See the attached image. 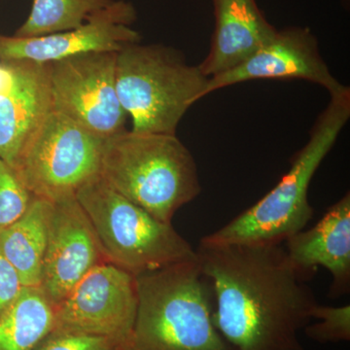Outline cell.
Segmentation results:
<instances>
[{
  "mask_svg": "<svg viewBox=\"0 0 350 350\" xmlns=\"http://www.w3.org/2000/svg\"><path fill=\"white\" fill-rule=\"evenodd\" d=\"M137 19L135 6L124 0L94 14L79 29L38 38L0 34V62L51 64L89 52H118L142 36L130 25Z\"/></svg>",
  "mask_w": 350,
  "mask_h": 350,
  "instance_id": "cell-10",
  "label": "cell"
},
{
  "mask_svg": "<svg viewBox=\"0 0 350 350\" xmlns=\"http://www.w3.org/2000/svg\"><path fill=\"white\" fill-rule=\"evenodd\" d=\"M215 27L211 50L199 64L213 77L243 63L273 38L276 29L260 10L256 0H213Z\"/></svg>",
  "mask_w": 350,
  "mask_h": 350,
  "instance_id": "cell-15",
  "label": "cell"
},
{
  "mask_svg": "<svg viewBox=\"0 0 350 350\" xmlns=\"http://www.w3.org/2000/svg\"><path fill=\"white\" fill-rule=\"evenodd\" d=\"M310 139L291 167L271 191L217 231L200 241L211 244H283L305 229L313 217L308 189L320 165L333 149L350 118V91L332 94Z\"/></svg>",
  "mask_w": 350,
  "mask_h": 350,
  "instance_id": "cell-3",
  "label": "cell"
},
{
  "mask_svg": "<svg viewBox=\"0 0 350 350\" xmlns=\"http://www.w3.org/2000/svg\"><path fill=\"white\" fill-rule=\"evenodd\" d=\"M117 52H89L50 64L52 107L103 138L126 131L117 94Z\"/></svg>",
  "mask_w": 350,
  "mask_h": 350,
  "instance_id": "cell-8",
  "label": "cell"
},
{
  "mask_svg": "<svg viewBox=\"0 0 350 350\" xmlns=\"http://www.w3.org/2000/svg\"><path fill=\"white\" fill-rule=\"evenodd\" d=\"M105 140L52 110L25 144L13 170L32 195L55 202L75 195L100 174Z\"/></svg>",
  "mask_w": 350,
  "mask_h": 350,
  "instance_id": "cell-7",
  "label": "cell"
},
{
  "mask_svg": "<svg viewBox=\"0 0 350 350\" xmlns=\"http://www.w3.org/2000/svg\"><path fill=\"white\" fill-rule=\"evenodd\" d=\"M76 199L91 221L107 262L133 276L197 259L174 229L114 190L100 174L83 184Z\"/></svg>",
  "mask_w": 350,
  "mask_h": 350,
  "instance_id": "cell-6",
  "label": "cell"
},
{
  "mask_svg": "<svg viewBox=\"0 0 350 350\" xmlns=\"http://www.w3.org/2000/svg\"><path fill=\"white\" fill-rule=\"evenodd\" d=\"M285 251L296 273L308 282L319 267L332 276L329 298L350 290V195L345 194L326 211L317 225L285 241Z\"/></svg>",
  "mask_w": 350,
  "mask_h": 350,
  "instance_id": "cell-13",
  "label": "cell"
},
{
  "mask_svg": "<svg viewBox=\"0 0 350 350\" xmlns=\"http://www.w3.org/2000/svg\"><path fill=\"white\" fill-rule=\"evenodd\" d=\"M117 94L137 133L176 135L189 108L204 98L209 77L180 51L162 44H126L116 54Z\"/></svg>",
  "mask_w": 350,
  "mask_h": 350,
  "instance_id": "cell-5",
  "label": "cell"
},
{
  "mask_svg": "<svg viewBox=\"0 0 350 350\" xmlns=\"http://www.w3.org/2000/svg\"><path fill=\"white\" fill-rule=\"evenodd\" d=\"M9 63L10 85L0 94V159L14 167L25 144L53 107L50 64Z\"/></svg>",
  "mask_w": 350,
  "mask_h": 350,
  "instance_id": "cell-14",
  "label": "cell"
},
{
  "mask_svg": "<svg viewBox=\"0 0 350 350\" xmlns=\"http://www.w3.org/2000/svg\"><path fill=\"white\" fill-rule=\"evenodd\" d=\"M137 301L135 276L101 262L56 306L52 332L107 338L129 350Z\"/></svg>",
  "mask_w": 350,
  "mask_h": 350,
  "instance_id": "cell-9",
  "label": "cell"
},
{
  "mask_svg": "<svg viewBox=\"0 0 350 350\" xmlns=\"http://www.w3.org/2000/svg\"><path fill=\"white\" fill-rule=\"evenodd\" d=\"M262 79L306 80L325 88L330 96L349 89L332 75L312 31L289 27L276 29L273 38L236 68L209 77L204 98L239 83Z\"/></svg>",
  "mask_w": 350,
  "mask_h": 350,
  "instance_id": "cell-11",
  "label": "cell"
},
{
  "mask_svg": "<svg viewBox=\"0 0 350 350\" xmlns=\"http://www.w3.org/2000/svg\"><path fill=\"white\" fill-rule=\"evenodd\" d=\"M129 350H234L214 323L213 288L198 258L135 276Z\"/></svg>",
  "mask_w": 350,
  "mask_h": 350,
  "instance_id": "cell-2",
  "label": "cell"
},
{
  "mask_svg": "<svg viewBox=\"0 0 350 350\" xmlns=\"http://www.w3.org/2000/svg\"><path fill=\"white\" fill-rule=\"evenodd\" d=\"M304 333L310 340L320 344L349 342L350 306H322L317 304L312 310V321Z\"/></svg>",
  "mask_w": 350,
  "mask_h": 350,
  "instance_id": "cell-19",
  "label": "cell"
},
{
  "mask_svg": "<svg viewBox=\"0 0 350 350\" xmlns=\"http://www.w3.org/2000/svg\"><path fill=\"white\" fill-rule=\"evenodd\" d=\"M12 69L9 62H0V94L8 89L11 82Z\"/></svg>",
  "mask_w": 350,
  "mask_h": 350,
  "instance_id": "cell-23",
  "label": "cell"
},
{
  "mask_svg": "<svg viewBox=\"0 0 350 350\" xmlns=\"http://www.w3.org/2000/svg\"><path fill=\"white\" fill-rule=\"evenodd\" d=\"M115 0H33L31 13L16 31L17 38H38L79 29Z\"/></svg>",
  "mask_w": 350,
  "mask_h": 350,
  "instance_id": "cell-18",
  "label": "cell"
},
{
  "mask_svg": "<svg viewBox=\"0 0 350 350\" xmlns=\"http://www.w3.org/2000/svg\"><path fill=\"white\" fill-rule=\"evenodd\" d=\"M33 198L13 167L0 159V229L22 217Z\"/></svg>",
  "mask_w": 350,
  "mask_h": 350,
  "instance_id": "cell-20",
  "label": "cell"
},
{
  "mask_svg": "<svg viewBox=\"0 0 350 350\" xmlns=\"http://www.w3.org/2000/svg\"><path fill=\"white\" fill-rule=\"evenodd\" d=\"M33 350H126L107 338L51 332Z\"/></svg>",
  "mask_w": 350,
  "mask_h": 350,
  "instance_id": "cell-21",
  "label": "cell"
},
{
  "mask_svg": "<svg viewBox=\"0 0 350 350\" xmlns=\"http://www.w3.org/2000/svg\"><path fill=\"white\" fill-rule=\"evenodd\" d=\"M55 306L40 288L24 287L0 315V350H33L52 332Z\"/></svg>",
  "mask_w": 350,
  "mask_h": 350,
  "instance_id": "cell-17",
  "label": "cell"
},
{
  "mask_svg": "<svg viewBox=\"0 0 350 350\" xmlns=\"http://www.w3.org/2000/svg\"><path fill=\"white\" fill-rule=\"evenodd\" d=\"M53 202L34 196L24 215L0 229V253L19 273L24 287L39 288Z\"/></svg>",
  "mask_w": 350,
  "mask_h": 350,
  "instance_id": "cell-16",
  "label": "cell"
},
{
  "mask_svg": "<svg viewBox=\"0 0 350 350\" xmlns=\"http://www.w3.org/2000/svg\"><path fill=\"white\" fill-rule=\"evenodd\" d=\"M213 288L214 323L234 350H305L300 333L317 298L283 244H211L196 250Z\"/></svg>",
  "mask_w": 350,
  "mask_h": 350,
  "instance_id": "cell-1",
  "label": "cell"
},
{
  "mask_svg": "<svg viewBox=\"0 0 350 350\" xmlns=\"http://www.w3.org/2000/svg\"><path fill=\"white\" fill-rule=\"evenodd\" d=\"M100 174L165 223H172L175 213L202 192L194 157L176 135L125 131L107 138Z\"/></svg>",
  "mask_w": 350,
  "mask_h": 350,
  "instance_id": "cell-4",
  "label": "cell"
},
{
  "mask_svg": "<svg viewBox=\"0 0 350 350\" xmlns=\"http://www.w3.org/2000/svg\"><path fill=\"white\" fill-rule=\"evenodd\" d=\"M52 202L39 288L56 308L92 269L107 261L91 221L75 195Z\"/></svg>",
  "mask_w": 350,
  "mask_h": 350,
  "instance_id": "cell-12",
  "label": "cell"
},
{
  "mask_svg": "<svg viewBox=\"0 0 350 350\" xmlns=\"http://www.w3.org/2000/svg\"><path fill=\"white\" fill-rule=\"evenodd\" d=\"M23 289L19 273L0 253V315L17 300Z\"/></svg>",
  "mask_w": 350,
  "mask_h": 350,
  "instance_id": "cell-22",
  "label": "cell"
}]
</instances>
